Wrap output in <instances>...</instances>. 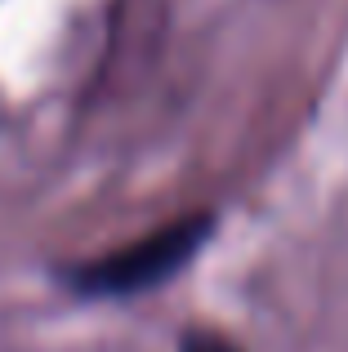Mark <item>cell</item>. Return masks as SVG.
Instances as JSON below:
<instances>
[{"instance_id": "6da1fadb", "label": "cell", "mask_w": 348, "mask_h": 352, "mask_svg": "<svg viewBox=\"0 0 348 352\" xmlns=\"http://www.w3.org/2000/svg\"><path fill=\"white\" fill-rule=\"evenodd\" d=\"M215 228H219L215 210H192V214L170 219L157 232L139 236L134 245L107 250V254L85 258V263H63L58 281L76 299H134V294L161 290L210 245Z\"/></svg>"}, {"instance_id": "7a4b0ae2", "label": "cell", "mask_w": 348, "mask_h": 352, "mask_svg": "<svg viewBox=\"0 0 348 352\" xmlns=\"http://www.w3.org/2000/svg\"><path fill=\"white\" fill-rule=\"evenodd\" d=\"M179 352H246V348L237 344V339L219 335V330H183Z\"/></svg>"}]
</instances>
